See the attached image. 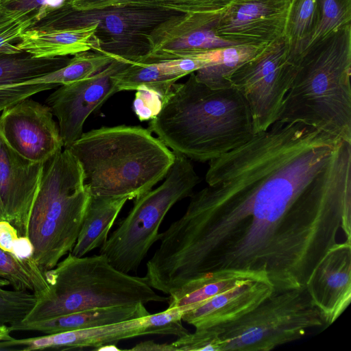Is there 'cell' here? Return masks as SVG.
Segmentation results:
<instances>
[{"mask_svg":"<svg viewBox=\"0 0 351 351\" xmlns=\"http://www.w3.org/2000/svg\"><path fill=\"white\" fill-rule=\"evenodd\" d=\"M341 139L276 121L209 161L208 186L161 232L151 262L178 289L206 273L265 276L274 292L304 287L341 233L351 241V161Z\"/></svg>","mask_w":351,"mask_h":351,"instance_id":"1","label":"cell"},{"mask_svg":"<svg viewBox=\"0 0 351 351\" xmlns=\"http://www.w3.org/2000/svg\"><path fill=\"white\" fill-rule=\"evenodd\" d=\"M149 130L173 152L206 162L249 141L256 134L250 107L231 86L213 89L194 73L174 83Z\"/></svg>","mask_w":351,"mask_h":351,"instance_id":"2","label":"cell"},{"mask_svg":"<svg viewBox=\"0 0 351 351\" xmlns=\"http://www.w3.org/2000/svg\"><path fill=\"white\" fill-rule=\"evenodd\" d=\"M79 162L90 195L136 199L167 176L175 154L140 126L101 127L67 148Z\"/></svg>","mask_w":351,"mask_h":351,"instance_id":"3","label":"cell"},{"mask_svg":"<svg viewBox=\"0 0 351 351\" xmlns=\"http://www.w3.org/2000/svg\"><path fill=\"white\" fill-rule=\"evenodd\" d=\"M350 71L349 25L300 54L276 121L304 124L351 143Z\"/></svg>","mask_w":351,"mask_h":351,"instance_id":"4","label":"cell"},{"mask_svg":"<svg viewBox=\"0 0 351 351\" xmlns=\"http://www.w3.org/2000/svg\"><path fill=\"white\" fill-rule=\"evenodd\" d=\"M49 288L20 322L29 323L88 309L168 302L146 278L115 268L104 254L76 256L71 252L44 273ZM19 323V322H18Z\"/></svg>","mask_w":351,"mask_h":351,"instance_id":"5","label":"cell"},{"mask_svg":"<svg viewBox=\"0 0 351 351\" xmlns=\"http://www.w3.org/2000/svg\"><path fill=\"white\" fill-rule=\"evenodd\" d=\"M90 196L82 167L68 149L43 162L27 230L32 258L43 274L72 251Z\"/></svg>","mask_w":351,"mask_h":351,"instance_id":"6","label":"cell"},{"mask_svg":"<svg viewBox=\"0 0 351 351\" xmlns=\"http://www.w3.org/2000/svg\"><path fill=\"white\" fill-rule=\"evenodd\" d=\"M174 154L162 184L135 199L128 215L100 247L99 253L120 271L130 274L138 270L149 249L159 241V228L168 211L191 196L200 182L189 159Z\"/></svg>","mask_w":351,"mask_h":351,"instance_id":"7","label":"cell"},{"mask_svg":"<svg viewBox=\"0 0 351 351\" xmlns=\"http://www.w3.org/2000/svg\"><path fill=\"white\" fill-rule=\"evenodd\" d=\"M324 326L306 287L274 292L239 319L215 328L223 351H269Z\"/></svg>","mask_w":351,"mask_h":351,"instance_id":"8","label":"cell"},{"mask_svg":"<svg viewBox=\"0 0 351 351\" xmlns=\"http://www.w3.org/2000/svg\"><path fill=\"white\" fill-rule=\"evenodd\" d=\"M180 12L135 6H109L77 10L67 3L51 10L29 28H73L97 24L98 52L127 62H142L148 38L167 19Z\"/></svg>","mask_w":351,"mask_h":351,"instance_id":"9","label":"cell"},{"mask_svg":"<svg viewBox=\"0 0 351 351\" xmlns=\"http://www.w3.org/2000/svg\"><path fill=\"white\" fill-rule=\"evenodd\" d=\"M298 60L284 36L265 45L230 76V86L240 92L250 107L256 134L277 121Z\"/></svg>","mask_w":351,"mask_h":351,"instance_id":"10","label":"cell"},{"mask_svg":"<svg viewBox=\"0 0 351 351\" xmlns=\"http://www.w3.org/2000/svg\"><path fill=\"white\" fill-rule=\"evenodd\" d=\"M183 306L167 308L165 311L136 319L103 326L66 331L42 336L16 339L9 337L3 342L8 351H33L44 350H97L119 341L149 335L180 337L189 331L182 324Z\"/></svg>","mask_w":351,"mask_h":351,"instance_id":"11","label":"cell"},{"mask_svg":"<svg viewBox=\"0 0 351 351\" xmlns=\"http://www.w3.org/2000/svg\"><path fill=\"white\" fill-rule=\"evenodd\" d=\"M128 62L119 58L84 80L61 85L46 99L58 121L63 147L69 148L83 134L84 124L94 111L119 92L114 75Z\"/></svg>","mask_w":351,"mask_h":351,"instance_id":"12","label":"cell"},{"mask_svg":"<svg viewBox=\"0 0 351 351\" xmlns=\"http://www.w3.org/2000/svg\"><path fill=\"white\" fill-rule=\"evenodd\" d=\"M53 117L47 104L27 98L1 112L0 133L24 158L43 163L63 147L59 126Z\"/></svg>","mask_w":351,"mask_h":351,"instance_id":"13","label":"cell"},{"mask_svg":"<svg viewBox=\"0 0 351 351\" xmlns=\"http://www.w3.org/2000/svg\"><path fill=\"white\" fill-rule=\"evenodd\" d=\"M224 10V9H223ZM180 13L159 24L148 38L149 52L142 62L178 59L223 47L239 45L217 32L223 10Z\"/></svg>","mask_w":351,"mask_h":351,"instance_id":"14","label":"cell"},{"mask_svg":"<svg viewBox=\"0 0 351 351\" xmlns=\"http://www.w3.org/2000/svg\"><path fill=\"white\" fill-rule=\"evenodd\" d=\"M293 0H232L217 32L237 44L267 45L285 36Z\"/></svg>","mask_w":351,"mask_h":351,"instance_id":"15","label":"cell"},{"mask_svg":"<svg viewBox=\"0 0 351 351\" xmlns=\"http://www.w3.org/2000/svg\"><path fill=\"white\" fill-rule=\"evenodd\" d=\"M43 168V163L29 161L15 152L0 133V221H9L19 237H27Z\"/></svg>","mask_w":351,"mask_h":351,"instance_id":"16","label":"cell"},{"mask_svg":"<svg viewBox=\"0 0 351 351\" xmlns=\"http://www.w3.org/2000/svg\"><path fill=\"white\" fill-rule=\"evenodd\" d=\"M305 287L327 328L351 301V241H339L330 247L312 271Z\"/></svg>","mask_w":351,"mask_h":351,"instance_id":"17","label":"cell"},{"mask_svg":"<svg viewBox=\"0 0 351 351\" xmlns=\"http://www.w3.org/2000/svg\"><path fill=\"white\" fill-rule=\"evenodd\" d=\"M274 292L267 278L248 280L186 311L182 320L195 329L232 322L248 313Z\"/></svg>","mask_w":351,"mask_h":351,"instance_id":"18","label":"cell"},{"mask_svg":"<svg viewBox=\"0 0 351 351\" xmlns=\"http://www.w3.org/2000/svg\"><path fill=\"white\" fill-rule=\"evenodd\" d=\"M97 24L73 28H29L16 43L21 51L35 58H56L93 51L99 43L95 36Z\"/></svg>","mask_w":351,"mask_h":351,"instance_id":"19","label":"cell"},{"mask_svg":"<svg viewBox=\"0 0 351 351\" xmlns=\"http://www.w3.org/2000/svg\"><path fill=\"white\" fill-rule=\"evenodd\" d=\"M145 305L138 303L97 308L34 322H19L8 327L10 332L33 331L45 335L82 330L149 315Z\"/></svg>","mask_w":351,"mask_h":351,"instance_id":"20","label":"cell"},{"mask_svg":"<svg viewBox=\"0 0 351 351\" xmlns=\"http://www.w3.org/2000/svg\"><path fill=\"white\" fill-rule=\"evenodd\" d=\"M128 200L126 197L90 195L77 241L71 252L80 257L101 247Z\"/></svg>","mask_w":351,"mask_h":351,"instance_id":"21","label":"cell"},{"mask_svg":"<svg viewBox=\"0 0 351 351\" xmlns=\"http://www.w3.org/2000/svg\"><path fill=\"white\" fill-rule=\"evenodd\" d=\"M260 278H267L264 275L241 270L208 272L187 282L178 291L170 294L167 302L168 308L187 306L189 311L244 281Z\"/></svg>","mask_w":351,"mask_h":351,"instance_id":"22","label":"cell"},{"mask_svg":"<svg viewBox=\"0 0 351 351\" xmlns=\"http://www.w3.org/2000/svg\"><path fill=\"white\" fill-rule=\"evenodd\" d=\"M265 46L239 44L215 49L212 62L195 71V77L213 89L231 87L230 76Z\"/></svg>","mask_w":351,"mask_h":351,"instance_id":"23","label":"cell"},{"mask_svg":"<svg viewBox=\"0 0 351 351\" xmlns=\"http://www.w3.org/2000/svg\"><path fill=\"white\" fill-rule=\"evenodd\" d=\"M232 0H66L77 10L109 6H135L180 13L213 12L227 8Z\"/></svg>","mask_w":351,"mask_h":351,"instance_id":"24","label":"cell"},{"mask_svg":"<svg viewBox=\"0 0 351 351\" xmlns=\"http://www.w3.org/2000/svg\"><path fill=\"white\" fill-rule=\"evenodd\" d=\"M69 60L66 56L35 58L24 51L0 54V87L45 75L64 66Z\"/></svg>","mask_w":351,"mask_h":351,"instance_id":"25","label":"cell"},{"mask_svg":"<svg viewBox=\"0 0 351 351\" xmlns=\"http://www.w3.org/2000/svg\"><path fill=\"white\" fill-rule=\"evenodd\" d=\"M119 91L136 90L142 86H171L182 77L178 73L169 60L156 62H128L115 75Z\"/></svg>","mask_w":351,"mask_h":351,"instance_id":"26","label":"cell"},{"mask_svg":"<svg viewBox=\"0 0 351 351\" xmlns=\"http://www.w3.org/2000/svg\"><path fill=\"white\" fill-rule=\"evenodd\" d=\"M0 278L14 290L31 291L36 298L45 293L49 286L44 274L32 257L19 258L0 248Z\"/></svg>","mask_w":351,"mask_h":351,"instance_id":"27","label":"cell"},{"mask_svg":"<svg viewBox=\"0 0 351 351\" xmlns=\"http://www.w3.org/2000/svg\"><path fill=\"white\" fill-rule=\"evenodd\" d=\"M316 21L317 0H293L285 36L297 59L305 50L314 32Z\"/></svg>","mask_w":351,"mask_h":351,"instance_id":"28","label":"cell"},{"mask_svg":"<svg viewBox=\"0 0 351 351\" xmlns=\"http://www.w3.org/2000/svg\"><path fill=\"white\" fill-rule=\"evenodd\" d=\"M350 22L351 0H317L316 25L305 50L328 34L351 25Z\"/></svg>","mask_w":351,"mask_h":351,"instance_id":"29","label":"cell"},{"mask_svg":"<svg viewBox=\"0 0 351 351\" xmlns=\"http://www.w3.org/2000/svg\"><path fill=\"white\" fill-rule=\"evenodd\" d=\"M34 22V14L10 10L0 3V54L22 52L16 42Z\"/></svg>","mask_w":351,"mask_h":351,"instance_id":"30","label":"cell"},{"mask_svg":"<svg viewBox=\"0 0 351 351\" xmlns=\"http://www.w3.org/2000/svg\"><path fill=\"white\" fill-rule=\"evenodd\" d=\"M37 298L28 291L0 288V327L21 322L31 311Z\"/></svg>","mask_w":351,"mask_h":351,"instance_id":"31","label":"cell"},{"mask_svg":"<svg viewBox=\"0 0 351 351\" xmlns=\"http://www.w3.org/2000/svg\"><path fill=\"white\" fill-rule=\"evenodd\" d=\"M172 85L142 86L136 90L133 110L140 121L151 120L159 113Z\"/></svg>","mask_w":351,"mask_h":351,"instance_id":"32","label":"cell"},{"mask_svg":"<svg viewBox=\"0 0 351 351\" xmlns=\"http://www.w3.org/2000/svg\"><path fill=\"white\" fill-rule=\"evenodd\" d=\"M176 351H223V341L215 328L195 329L171 343Z\"/></svg>","mask_w":351,"mask_h":351,"instance_id":"33","label":"cell"},{"mask_svg":"<svg viewBox=\"0 0 351 351\" xmlns=\"http://www.w3.org/2000/svg\"><path fill=\"white\" fill-rule=\"evenodd\" d=\"M0 3L10 10L34 14V22L39 21L50 12L45 0H0Z\"/></svg>","mask_w":351,"mask_h":351,"instance_id":"34","label":"cell"},{"mask_svg":"<svg viewBox=\"0 0 351 351\" xmlns=\"http://www.w3.org/2000/svg\"><path fill=\"white\" fill-rule=\"evenodd\" d=\"M19 237L17 230L9 221H0V248L12 253L15 241Z\"/></svg>","mask_w":351,"mask_h":351,"instance_id":"35","label":"cell"},{"mask_svg":"<svg viewBox=\"0 0 351 351\" xmlns=\"http://www.w3.org/2000/svg\"><path fill=\"white\" fill-rule=\"evenodd\" d=\"M33 246L27 237H19L15 241L12 252L19 258H27L32 257Z\"/></svg>","mask_w":351,"mask_h":351,"instance_id":"36","label":"cell"},{"mask_svg":"<svg viewBox=\"0 0 351 351\" xmlns=\"http://www.w3.org/2000/svg\"><path fill=\"white\" fill-rule=\"evenodd\" d=\"M130 350L135 351H176L173 346L170 343H158L154 341H145L137 343Z\"/></svg>","mask_w":351,"mask_h":351,"instance_id":"37","label":"cell"},{"mask_svg":"<svg viewBox=\"0 0 351 351\" xmlns=\"http://www.w3.org/2000/svg\"><path fill=\"white\" fill-rule=\"evenodd\" d=\"M66 0H45L47 8L50 10L58 9L60 8L65 2Z\"/></svg>","mask_w":351,"mask_h":351,"instance_id":"38","label":"cell"},{"mask_svg":"<svg viewBox=\"0 0 351 351\" xmlns=\"http://www.w3.org/2000/svg\"><path fill=\"white\" fill-rule=\"evenodd\" d=\"M11 332L8 329V326H1L0 327V341L5 339L10 336V333Z\"/></svg>","mask_w":351,"mask_h":351,"instance_id":"39","label":"cell"},{"mask_svg":"<svg viewBox=\"0 0 351 351\" xmlns=\"http://www.w3.org/2000/svg\"><path fill=\"white\" fill-rule=\"evenodd\" d=\"M97 350L98 351H110V350L117 351V350H120V349L114 344H108V345H106V346H104L99 348Z\"/></svg>","mask_w":351,"mask_h":351,"instance_id":"40","label":"cell"}]
</instances>
